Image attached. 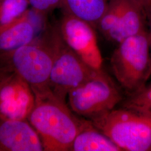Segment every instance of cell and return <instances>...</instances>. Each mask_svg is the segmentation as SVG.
I'll use <instances>...</instances> for the list:
<instances>
[{
	"label": "cell",
	"mask_w": 151,
	"mask_h": 151,
	"mask_svg": "<svg viewBox=\"0 0 151 151\" xmlns=\"http://www.w3.org/2000/svg\"><path fill=\"white\" fill-rule=\"evenodd\" d=\"M32 91L35 103L27 120L39 135L44 150L70 151L85 120L77 118L50 88Z\"/></svg>",
	"instance_id": "cell-1"
},
{
	"label": "cell",
	"mask_w": 151,
	"mask_h": 151,
	"mask_svg": "<svg viewBox=\"0 0 151 151\" xmlns=\"http://www.w3.org/2000/svg\"><path fill=\"white\" fill-rule=\"evenodd\" d=\"M110 65L114 75L128 95L139 91L151 76V57L146 30L118 44Z\"/></svg>",
	"instance_id": "cell-2"
},
{
	"label": "cell",
	"mask_w": 151,
	"mask_h": 151,
	"mask_svg": "<svg viewBox=\"0 0 151 151\" xmlns=\"http://www.w3.org/2000/svg\"><path fill=\"white\" fill-rule=\"evenodd\" d=\"M90 120L122 151H151V116L114 109Z\"/></svg>",
	"instance_id": "cell-3"
},
{
	"label": "cell",
	"mask_w": 151,
	"mask_h": 151,
	"mask_svg": "<svg viewBox=\"0 0 151 151\" xmlns=\"http://www.w3.org/2000/svg\"><path fill=\"white\" fill-rule=\"evenodd\" d=\"M54 54L49 86L57 97L65 101L69 92L91 76L96 69L85 63L65 43L58 24L45 30Z\"/></svg>",
	"instance_id": "cell-4"
},
{
	"label": "cell",
	"mask_w": 151,
	"mask_h": 151,
	"mask_svg": "<svg viewBox=\"0 0 151 151\" xmlns=\"http://www.w3.org/2000/svg\"><path fill=\"white\" fill-rule=\"evenodd\" d=\"M0 55L9 63V69L27 82L32 90L49 88L54 54L45 31L32 42Z\"/></svg>",
	"instance_id": "cell-5"
},
{
	"label": "cell",
	"mask_w": 151,
	"mask_h": 151,
	"mask_svg": "<svg viewBox=\"0 0 151 151\" xmlns=\"http://www.w3.org/2000/svg\"><path fill=\"white\" fill-rule=\"evenodd\" d=\"M68 97L73 112L90 119L113 110L123 99L119 88L102 68L71 90Z\"/></svg>",
	"instance_id": "cell-6"
},
{
	"label": "cell",
	"mask_w": 151,
	"mask_h": 151,
	"mask_svg": "<svg viewBox=\"0 0 151 151\" xmlns=\"http://www.w3.org/2000/svg\"><path fill=\"white\" fill-rule=\"evenodd\" d=\"M146 13L129 0H108L96 29L109 42L118 44L146 30Z\"/></svg>",
	"instance_id": "cell-7"
},
{
	"label": "cell",
	"mask_w": 151,
	"mask_h": 151,
	"mask_svg": "<svg viewBox=\"0 0 151 151\" xmlns=\"http://www.w3.org/2000/svg\"><path fill=\"white\" fill-rule=\"evenodd\" d=\"M57 22L65 43L93 69L102 68L103 57L97 43L96 29L88 22L62 11Z\"/></svg>",
	"instance_id": "cell-8"
},
{
	"label": "cell",
	"mask_w": 151,
	"mask_h": 151,
	"mask_svg": "<svg viewBox=\"0 0 151 151\" xmlns=\"http://www.w3.org/2000/svg\"><path fill=\"white\" fill-rule=\"evenodd\" d=\"M35 103V95L27 82L14 70H1L0 119L26 120Z\"/></svg>",
	"instance_id": "cell-9"
},
{
	"label": "cell",
	"mask_w": 151,
	"mask_h": 151,
	"mask_svg": "<svg viewBox=\"0 0 151 151\" xmlns=\"http://www.w3.org/2000/svg\"><path fill=\"white\" fill-rule=\"evenodd\" d=\"M48 26L47 15L32 8L16 20L0 25V54L32 42L41 36Z\"/></svg>",
	"instance_id": "cell-10"
},
{
	"label": "cell",
	"mask_w": 151,
	"mask_h": 151,
	"mask_svg": "<svg viewBox=\"0 0 151 151\" xmlns=\"http://www.w3.org/2000/svg\"><path fill=\"white\" fill-rule=\"evenodd\" d=\"M0 150L1 151H44L37 132L27 119H0Z\"/></svg>",
	"instance_id": "cell-11"
},
{
	"label": "cell",
	"mask_w": 151,
	"mask_h": 151,
	"mask_svg": "<svg viewBox=\"0 0 151 151\" xmlns=\"http://www.w3.org/2000/svg\"><path fill=\"white\" fill-rule=\"evenodd\" d=\"M71 151H120L106 135L93 125L91 120H85L81 130L70 147Z\"/></svg>",
	"instance_id": "cell-12"
},
{
	"label": "cell",
	"mask_w": 151,
	"mask_h": 151,
	"mask_svg": "<svg viewBox=\"0 0 151 151\" xmlns=\"http://www.w3.org/2000/svg\"><path fill=\"white\" fill-rule=\"evenodd\" d=\"M108 2V0H62L60 9L88 22L96 29L106 9Z\"/></svg>",
	"instance_id": "cell-13"
},
{
	"label": "cell",
	"mask_w": 151,
	"mask_h": 151,
	"mask_svg": "<svg viewBox=\"0 0 151 151\" xmlns=\"http://www.w3.org/2000/svg\"><path fill=\"white\" fill-rule=\"evenodd\" d=\"M123 105V108L137 113L151 116V82L139 91L129 95Z\"/></svg>",
	"instance_id": "cell-14"
},
{
	"label": "cell",
	"mask_w": 151,
	"mask_h": 151,
	"mask_svg": "<svg viewBox=\"0 0 151 151\" xmlns=\"http://www.w3.org/2000/svg\"><path fill=\"white\" fill-rule=\"evenodd\" d=\"M28 0H1L0 25L16 20L29 10Z\"/></svg>",
	"instance_id": "cell-15"
},
{
	"label": "cell",
	"mask_w": 151,
	"mask_h": 151,
	"mask_svg": "<svg viewBox=\"0 0 151 151\" xmlns=\"http://www.w3.org/2000/svg\"><path fill=\"white\" fill-rule=\"evenodd\" d=\"M31 8L45 15L61 8L62 0H28Z\"/></svg>",
	"instance_id": "cell-16"
},
{
	"label": "cell",
	"mask_w": 151,
	"mask_h": 151,
	"mask_svg": "<svg viewBox=\"0 0 151 151\" xmlns=\"http://www.w3.org/2000/svg\"><path fill=\"white\" fill-rule=\"evenodd\" d=\"M137 5L139 6L146 12L151 5V0H129Z\"/></svg>",
	"instance_id": "cell-17"
},
{
	"label": "cell",
	"mask_w": 151,
	"mask_h": 151,
	"mask_svg": "<svg viewBox=\"0 0 151 151\" xmlns=\"http://www.w3.org/2000/svg\"><path fill=\"white\" fill-rule=\"evenodd\" d=\"M146 17H147V22L148 23V27H149V30L147 32H148V40H149L151 57V6H150V7L146 11Z\"/></svg>",
	"instance_id": "cell-18"
},
{
	"label": "cell",
	"mask_w": 151,
	"mask_h": 151,
	"mask_svg": "<svg viewBox=\"0 0 151 151\" xmlns=\"http://www.w3.org/2000/svg\"><path fill=\"white\" fill-rule=\"evenodd\" d=\"M0 73H1V70H0Z\"/></svg>",
	"instance_id": "cell-19"
},
{
	"label": "cell",
	"mask_w": 151,
	"mask_h": 151,
	"mask_svg": "<svg viewBox=\"0 0 151 151\" xmlns=\"http://www.w3.org/2000/svg\"><path fill=\"white\" fill-rule=\"evenodd\" d=\"M0 151H1V150H0Z\"/></svg>",
	"instance_id": "cell-20"
},
{
	"label": "cell",
	"mask_w": 151,
	"mask_h": 151,
	"mask_svg": "<svg viewBox=\"0 0 151 151\" xmlns=\"http://www.w3.org/2000/svg\"><path fill=\"white\" fill-rule=\"evenodd\" d=\"M0 1H1V0H0Z\"/></svg>",
	"instance_id": "cell-21"
},
{
	"label": "cell",
	"mask_w": 151,
	"mask_h": 151,
	"mask_svg": "<svg viewBox=\"0 0 151 151\" xmlns=\"http://www.w3.org/2000/svg\"></svg>",
	"instance_id": "cell-22"
}]
</instances>
